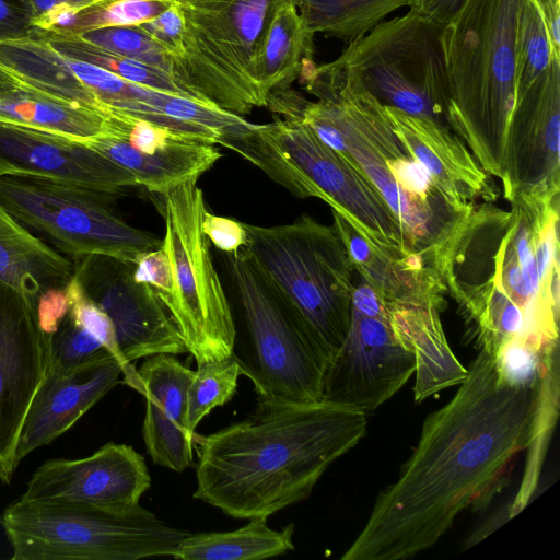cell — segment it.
Wrapping results in <instances>:
<instances>
[{"label":"cell","instance_id":"obj_28","mask_svg":"<svg viewBox=\"0 0 560 560\" xmlns=\"http://www.w3.org/2000/svg\"><path fill=\"white\" fill-rule=\"evenodd\" d=\"M313 37L295 3L283 2L272 12L256 58L257 80L268 97L271 92L290 89L315 66Z\"/></svg>","mask_w":560,"mask_h":560},{"label":"cell","instance_id":"obj_31","mask_svg":"<svg viewBox=\"0 0 560 560\" xmlns=\"http://www.w3.org/2000/svg\"><path fill=\"white\" fill-rule=\"evenodd\" d=\"M415 0H298V11L312 33L351 43Z\"/></svg>","mask_w":560,"mask_h":560},{"label":"cell","instance_id":"obj_18","mask_svg":"<svg viewBox=\"0 0 560 560\" xmlns=\"http://www.w3.org/2000/svg\"><path fill=\"white\" fill-rule=\"evenodd\" d=\"M47 370L36 305L0 280V482L10 483L20 432Z\"/></svg>","mask_w":560,"mask_h":560},{"label":"cell","instance_id":"obj_7","mask_svg":"<svg viewBox=\"0 0 560 560\" xmlns=\"http://www.w3.org/2000/svg\"><path fill=\"white\" fill-rule=\"evenodd\" d=\"M305 81L315 106L370 150L388 171L385 202L399 221L408 250L432 267L438 248L469 214L452 206L424 167L395 133L381 104L359 78L337 60L316 66Z\"/></svg>","mask_w":560,"mask_h":560},{"label":"cell","instance_id":"obj_22","mask_svg":"<svg viewBox=\"0 0 560 560\" xmlns=\"http://www.w3.org/2000/svg\"><path fill=\"white\" fill-rule=\"evenodd\" d=\"M121 374L117 361L71 373L47 369L20 432L15 452L18 466L33 451L68 431L118 383Z\"/></svg>","mask_w":560,"mask_h":560},{"label":"cell","instance_id":"obj_20","mask_svg":"<svg viewBox=\"0 0 560 560\" xmlns=\"http://www.w3.org/2000/svg\"><path fill=\"white\" fill-rule=\"evenodd\" d=\"M384 110L395 133L452 206L470 212L479 203L498 200L492 176L454 131L392 106L384 105Z\"/></svg>","mask_w":560,"mask_h":560},{"label":"cell","instance_id":"obj_32","mask_svg":"<svg viewBox=\"0 0 560 560\" xmlns=\"http://www.w3.org/2000/svg\"><path fill=\"white\" fill-rule=\"evenodd\" d=\"M36 33L63 56L93 63L139 85L199 101L165 70L104 50L75 34L38 30Z\"/></svg>","mask_w":560,"mask_h":560},{"label":"cell","instance_id":"obj_16","mask_svg":"<svg viewBox=\"0 0 560 560\" xmlns=\"http://www.w3.org/2000/svg\"><path fill=\"white\" fill-rule=\"evenodd\" d=\"M150 485L143 456L130 445L109 442L88 457L46 460L34 471L20 499L131 515L142 509L139 501Z\"/></svg>","mask_w":560,"mask_h":560},{"label":"cell","instance_id":"obj_14","mask_svg":"<svg viewBox=\"0 0 560 560\" xmlns=\"http://www.w3.org/2000/svg\"><path fill=\"white\" fill-rule=\"evenodd\" d=\"M415 370V357L396 337L385 302L360 278L349 330L326 368L320 399L368 415L393 397Z\"/></svg>","mask_w":560,"mask_h":560},{"label":"cell","instance_id":"obj_45","mask_svg":"<svg viewBox=\"0 0 560 560\" xmlns=\"http://www.w3.org/2000/svg\"><path fill=\"white\" fill-rule=\"evenodd\" d=\"M466 0H415L411 9L439 23L446 24Z\"/></svg>","mask_w":560,"mask_h":560},{"label":"cell","instance_id":"obj_37","mask_svg":"<svg viewBox=\"0 0 560 560\" xmlns=\"http://www.w3.org/2000/svg\"><path fill=\"white\" fill-rule=\"evenodd\" d=\"M197 365L187 388V427L192 433L213 408L232 399L241 374L233 357Z\"/></svg>","mask_w":560,"mask_h":560},{"label":"cell","instance_id":"obj_26","mask_svg":"<svg viewBox=\"0 0 560 560\" xmlns=\"http://www.w3.org/2000/svg\"><path fill=\"white\" fill-rule=\"evenodd\" d=\"M73 261L20 223L0 201V280L37 305L72 278Z\"/></svg>","mask_w":560,"mask_h":560},{"label":"cell","instance_id":"obj_35","mask_svg":"<svg viewBox=\"0 0 560 560\" xmlns=\"http://www.w3.org/2000/svg\"><path fill=\"white\" fill-rule=\"evenodd\" d=\"M171 4L163 0H100L66 14L49 31L81 34L112 26H136L152 20Z\"/></svg>","mask_w":560,"mask_h":560},{"label":"cell","instance_id":"obj_36","mask_svg":"<svg viewBox=\"0 0 560 560\" xmlns=\"http://www.w3.org/2000/svg\"><path fill=\"white\" fill-rule=\"evenodd\" d=\"M515 96L545 73L557 58L549 40L541 0H524L516 36Z\"/></svg>","mask_w":560,"mask_h":560},{"label":"cell","instance_id":"obj_27","mask_svg":"<svg viewBox=\"0 0 560 560\" xmlns=\"http://www.w3.org/2000/svg\"><path fill=\"white\" fill-rule=\"evenodd\" d=\"M0 67L32 90L108 114L98 97L70 70L66 57L36 32L0 42Z\"/></svg>","mask_w":560,"mask_h":560},{"label":"cell","instance_id":"obj_23","mask_svg":"<svg viewBox=\"0 0 560 560\" xmlns=\"http://www.w3.org/2000/svg\"><path fill=\"white\" fill-rule=\"evenodd\" d=\"M351 266L389 305L446 306V289L436 270L420 255L384 249L371 243L346 219L332 211Z\"/></svg>","mask_w":560,"mask_h":560},{"label":"cell","instance_id":"obj_17","mask_svg":"<svg viewBox=\"0 0 560 560\" xmlns=\"http://www.w3.org/2000/svg\"><path fill=\"white\" fill-rule=\"evenodd\" d=\"M560 59L515 96L501 180L503 196L552 198L560 191Z\"/></svg>","mask_w":560,"mask_h":560},{"label":"cell","instance_id":"obj_4","mask_svg":"<svg viewBox=\"0 0 560 560\" xmlns=\"http://www.w3.org/2000/svg\"><path fill=\"white\" fill-rule=\"evenodd\" d=\"M524 0H466L443 26L450 84L446 127L502 180L516 90V36Z\"/></svg>","mask_w":560,"mask_h":560},{"label":"cell","instance_id":"obj_9","mask_svg":"<svg viewBox=\"0 0 560 560\" xmlns=\"http://www.w3.org/2000/svg\"><path fill=\"white\" fill-rule=\"evenodd\" d=\"M12 560H138L174 557L189 532L142 508L116 515L72 503L15 500L0 516Z\"/></svg>","mask_w":560,"mask_h":560},{"label":"cell","instance_id":"obj_46","mask_svg":"<svg viewBox=\"0 0 560 560\" xmlns=\"http://www.w3.org/2000/svg\"><path fill=\"white\" fill-rule=\"evenodd\" d=\"M541 10L552 52L560 58V0H541Z\"/></svg>","mask_w":560,"mask_h":560},{"label":"cell","instance_id":"obj_21","mask_svg":"<svg viewBox=\"0 0 560 560\" xmlns=\"http://www.w3.org/2000/svg\"><path fill=\"white\" fill-rule=\"evenodd\" d=\"M137 392L145 398L142 435L152 460L183 472L192 465L194 434L187 427V388L194 371L175 354L144 358Z\"/></svg>","mask_w":560,"mask_h":560},{"label":"cell","instance_id":"obj_6","mask_svg":"<svg viewBox=\"0 0 560 560\" xmlns=\"http://www.w3.org/2000/svg\"><path fill=\"white\" fill-rule=\"evenodd\" d=\"M243 248L328 365L350 326L353 268L332 225L302 214L272 226L244 223Z\"/></svg>","mask_w":560,"mask_h":560},{"label":"cell","instance_id":"obj_40","mask_svg":"<svg viewBox=\"0 0 560 560\" xmlns=\"http://www.w3.org/2000/svg\"><path fill=\"white\" fill-rule=\"evenodd\" d=\"M138 26L171 57H176L183 45L185 18L178 4H171L155 18Z\"/></svg>","mask_w":560,"mask_h":560},{"label":"cell","instance_id":"obj_39","mask_svg":"<svg viewBox=\"0 0 560 560\" xmlns=\"http://www.w3.org/2000/svg\"><path fill=\"white\" fill-rule=\"evenodd\" d=\"M66 294L72 317L115 357L121 365L122 376H125L127 370L122 363L115 328L108 315L86 296L73 278L66 287Z\"/></svg>","mask_w":560,"mask_h":560},{"label":"cell","instance_id":"obj_41","mask_svg":"<svg viewBox=\"0 0 560 560\" xmlns=\"http://www.w3.org/2000/svg\"><path fill=\"white\" fill-rule=\"evenodd\" d=\"M133 278L149 285L162 303L172 291V267L167 252L161 245L156 249L140 254L133 261Z\"/></svg>","mask_w":560,"mask_h":560},{"label":"cell","instance_id":"obj_5","mask_svg":"<svg viewBox=\"0 0 560 560\" xmlns=\"http://www.w3.org/2000/svg\"><path fill=\"white\" fill-rule=\"evenodd\" d=\"M299 198H317L374 245L408 250L399 221L375 186L298 117L247 121L218 141Z\"/></svg>","mask_w":560,"mask_h":560},{"label":"cell","instance_id":"obj_34","mask_svg":"<svg viewBox=\"0 0 560 560\" xmlns=\"http://www.w3.org/2000/svg\"><path fill=\"white\" fill-rule=\"evenodd\" d=\"M45 338L47 369L59 373L117 361L94 336L75 322L69 310L58 326L45 334Z\"/></svg>","mask_w":560,"mask_h":560},{"label":"cell","instance_id":"obj_42","mask_svg":"<svg viewBox=\"0 0 560 560\" xmlns=\"http://www.w3.org/2000/svg\"><path fill=\"white\" fill-rule=\"evenodd\" d=\"M201 230L218 249L236 254L247 244V232L243 222L209 212L203 214Z\"/></svg>","mask_w":560,"mask_h":560},{"label":"cell","instance_id":"obj_43","mask_svg":"<svg viewBox=\"0 0 560 560\" xmlns=\"http://www.w3.org/2000/svg\"><path fill=\"white\" fill-rule=\"evenodd\" d=\"M38 31L51 30L69 12L86 8L100 0H19Z\"/></svg>","mask_w":560,"mask_h":560},{"label":"cell","instance_id":"obj_48","mask_svg":"<svg viewBox=\"0 0 560 560\" xmlns=\"http://www.w3.org/2000/svg\"><path fill=\"white\" fill-rule=\"evenodd\" d=\"M163 1L170 2V3H172V4H178V5H182V4H184L187 0H163Z\"/></svg>","mask_w":560,"mask_h":560},{"label":"cell","instance_id":"obj_3","mask_svg":"<svg viewBox=\"0 0 560 560\" xmlns=\"http://www.w3.org/2000/svg\"><path fill=\"white\" fill-rule=\"evenodd\" d=\"M368 415L323 399L258 396L252 412L198 445L194 498L234 518L270 516L305 500L365 435Z\"/></svg>","mask_w":560,"mask_h":560},{"label":"cell","instance_id":"obj_11","mask_svg":"<svg viewBox=\"0 0 560 560\" xmlns=\"http://www.w3.org/2000/svg\"><path fill=\"white\" fill-rule=\"evenodd\" d=\"M165 223L162 245L172 267V291L163 302L196 363L232 357V305L201 230L208 210L197 182L161 194Z\"/></svg>","mask_w":560,"mask_h":560},{"label":"cell","instance_id":"obj_13","mask_svg":"<svg viewBox=\"0 0 560 560\" xmlns=\"http://www.w3.org/2000/svg\"><path fill=\"white\" fill-rule=\"evenodd\" d=\"M117 197L35 176H0V201L28 230L71 260L101 254L133 262L162 240L129 225L109 207Z\"/></svg>","mask_w":560,"mask_h":560},{"label":"cell","instance_id":"obj_19","mask_svg":"<svg viewBox=\"0 0 560 560\" xmlns=\"http://www.w3.org/2000/svg\"><path fill=\"white\" fill-rule=\"evenodd\" d=\"M0 176H35L115 197L135 177L97 151L58 135L0 120Z\"/></svg>","mask_w":560,"mask_h":560},{"label":"cell","instance_id":"obj_8","mask_svg":"<svg viewBox=\"0 0 560 560\" xmlns=\"http://www.w3.org/2000/svg\"><path fill=\"white\" fill-rule=\"evenodd\" d=\"M298 0H187L179 5L185 34L171 74L196 98L240 116L267 107L256 75L265 27L283 2Z\"/></svg>","mask_w":560,"mask_h":560},{"label":"cell","instance_id":"obj_25","mask_svg":"<svg viewBox=\"0 0 560 560\" xmlns=\"http://www.w3.org/2000/svg\"><path fill=\"white\" fill-rule=\"evenodd\" d=\"M84 144L128 171L138 186L159 195L197 182L222 156L214 144L197 140H179L152 154L137 153L124 139L108 133Z\"/></svg>","mask_w":560,"mask_h":560},{"label":"cell","instance_id":"obj_10","mask_svg":"<svg viewBox=\"0 0 560 560\" xmlns=\"http://www.w3.org/2000/svg\"><path fill=\"white\" fill-rule=\"evenodd\" d=\"M228 261L238 304L232 357L241 374L258 396L319 400L326 362L246 253L230 254Z\"/></svg>","mask_w":560,"mask_h":560},{"label":"cell","instance_id":"obj_29","mask_svg":"<svg viewBox=\"0 0 560 560\" xmlns=\"http://www.w3.org/2000/svg\"><path fill=\"white\" fill-rule=\"evenodd\" d=\"M0 120L85 143L107 132L109 114L25 88L0 97Z\"/></svg>","mask_w":560,"mask_h":560},{"label":"cell","instance_id":"obj_24","mask_svg":"<svg viewBox=\"0 0 560 560\" xmlns=\"http://www.w3.org/2000/svg\"><path fill=\"white\" fill-rule=\"evenodd\" d=\"M386 306L396 337L416 360V402L466 380L468 370L447 342L440 308L432 305Z\"/></svg>","mask_w":560,"mask_h":560},{"label":"cell","instance_id":"obj_33","mask_svg":"<svg viewBox=\"0 0 560 560\" xmlns=\"http://www.w3.org/2000/svg\"><path fill=\"white\" fill-rule=\"evenodd\" d=\"M559 410V353L547 365L540 384L539 401L533 431L526 447V465L508 518L518 514L532 500L539 483L548 442L555 429Z\"/></svg>","mask_w":560,"mask_h":560},{"label":"cell","instance_id":"obj_15","mask_svg":"<svg viewBox=\"0 0 560 560\" xmlns=\"http://www.w3.org/2000/svg\"><path fill=\"white\" fill-rule=\"evenodd\" d=\"M72 278L110 318L127 373L122 383L137 390L131 362L158 353L188 352L164 304L147 284L133 278V262L91 254L72 260Z\"/></svg>","mask_w":560,"mask_h":560},{"label":"cell","instance_id":"obj_44","mask_svg":"<svg viewBox=\"0 0 560 560\" xmlns=\"http://www.w3.org/2000/svg\"><path fill=\"white\" fill-rule=\"evenodd\" d=\"M31 19L19 0H0V42L34 35Z\"/></svg>","mask_w":560,"mask_h":560},{"label":"cell","instance_id":"obj_38","mask_svg":"<svg viewBox=\"0 0 560 560\" xmlns=\"http://www.w3.org/2000/svg\"><path fill=\"white\" fill-rule=\"evenodd\" d=\"M75 35L104 50L171 73V57L138 26H112Z\"/></svg>","mask_w":560,"mask_h":560},{"label":"cell","instance_id":"obj_47","mask_svg":"<svg viewBox=\"0 0 560 560\" xmlns=\"http://www.w3.org/2000/svg\"><path fill=\"white\" fill-rule=\"evenodd\" d=\"M25 88L27 86L0 67V97Z\"/></svg>","mask_w":560,"mask_h":560},{"label":"cell","instance_id":"obj_1","mask_svg":"<svg viewBox=\"0 0 560 560\" xmlns=\"http://www.w3.org/2000/svg\"><path fill=\"white\" fill-rule=\"evenodd\" d=\"M467 370L453 398L425 418L413 452L342 560L411 558L434 546L459 513L486 506L500 491L529 443L541 380L508 383L485 349Z\"/></svg>","mask_w":560,"mask_h":560},{"label":"cell","instance_id":"obj_12","mask_svg":"<svg viewBox=\"0 0 560 560\" xmlns=\"http://www.w3.org/2000/svg\"><path fill=\"white\" fill-rule=\"evenodd\" d=\"M443 26L410 8L349 43L336 60L381 104L446 127L450 84Z\"/></svg>","mask_w":560,"mask_h":560},{"label":"cell","instance_id":"obj_30","mask_svg":"<svg viewBox=\"0 0 560 560\" xmlns=\"http://www.w3.org/2000/svg\"><path fill=\"white\" fill-rule=\"evenodd\" d=\"M294 525L280 530L268 526V516H256L235 530L189 533L173 558L180 560H260L294 549Z\"/></svg>","mask_w":560,"mask_h":560},{"label":"cell","instance_id":"obj_2","mask_svg":"<svg viewBox=\"0 0 560 560\" xmlns=\"http://www.w3.org/2000/svg\"><path fill=\"white\" fill-rule=\"evenodd\" d=\"M477 205L438 248L433 267L480 349L524 339L559 346V197Z\"/></svg>","mask_w":560,"mask_h":560}]
</instances>
